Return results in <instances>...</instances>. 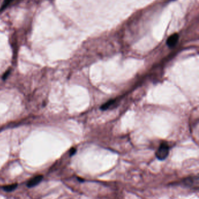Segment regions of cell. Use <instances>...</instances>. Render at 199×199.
<instances>
[{
    "label": "cell",
    "mask_w": 199,
    "mask_h": 199,
    "mask_svg": "<svg viewBox=\"0 0 199 199\" xmlns=\"http://www.w3.org/2000/svg\"><path fill=\"white\" fill-rule=\"evenodd\" d=\"M169 152L170 147L166 143H162L157 149L155 155L159 160L163 161L167 158L169 154Z\"/></svg>",
    "instance_id": "obj_1"
},
{
    "label": "cell",
    "mask_w": 199,
    "mask_h": 199,
    "mask_svg": "<svg viewBox=\"0 0 199 199\" xmlns=\"http://www.w3.org/2000/svg\"><path fill=\"white\" fill-rule=\"evenodd\" d=\"M179 40V35L177 34H173L168 39L166 43L170 48H173Z\"/></svg>",
    "instance_id": "obj_2"
},
{
    "label": "cell",
    "mask_w": 199,
    "mask_h": 199,
    "mask_svg": "<svg viewBox=\"0 0 199 199\" xmlns=\"http://www.w3.org/2000/svg\"><path fill=\"white\" fill-rule=\"evenodd\" d=\"M43 179V176L42 175H39L37 176L36 177H35L34 178H33L32 179L30 180L27 184V187L29 188H32L34 187L35 186H36L38 184L41 182V180Z\"/></svg>",
    "instance_id": "obj_3"
},
{
    "label": "cell",
    "mask_w": 199,
    "mask_h": 199,
    "mask_svg": "<svg viewBox=\"0 0 199 199\" xmlns=\"http://www.w3.org/2000/svg\"><path fill=\"white\" fill-rule=\"evenodd\" d=\"M115 102H116L115 100H110L108 102H107L106 103H105V104H103L101 107V109H102V111H106L107 109H108L111 108V106L114 105Z\"/></svg>",
    "instance_id": "obj_4"
},
{
    "label": "cell",
    "mask_w": 199,
    "mask_h": 199,
    "mask_svg": "<svg viewBox=\"0 0 199 199\" xmlns=\"http://www.w3.org/2000/svg\"><path fill=\"white\" fill-rule=\"evenodd\" d=\"M196 180H198V179H196ZM196 180H195V178H188L185 179L184 183H185V185L188 186L189 187H190L194 185V183H193Z\"/></svg>",
    "instance_id": "obj_5"
},
{
    "label": "cell",
    "mask_w": 199,
    "mask_h": 199,
    "mask_svg": "<svg viewBox=\"0 0 199 199\" xmlns=\"http://www.w3.org/2000/svg\"><path fill=\"white\" fill-rule=\"evenodd\" d=\"M17 187V184H13L10 186H7L4 188V190L7 192H11L15 190Z\"/></svg>",
    "instance_id": "obj_6"
},
{
    "label": "cell",
    "mask_w": 199,
    "mask_h": 199,
    "mask_svg": "<svg viewBox=\"0 0 199 199\" xmlns=\"http://www.w3.org/2000/svg\"><path fill=\"white\" fill-rule=\"evenodd\" d=\"M76 152V149L74 148H72L71 150H70V155L72 156L74 154H75V153Z\"/></svg>",
    "instance_id": "obj_7"
},
{
    "label": "cell",
    "mask_w": 199,
    "mask_h": 199,
    "mask_svg": "<svg viewBox=\"0 0 199 199\" xmlns=\"http://www.w3.org/2000/svg\"><path fill=\"white\" fill-rule=\"evenodd\" d=\"M9 72L8 71V72H6V73L4 74V75L3 76V79H4V80H5V79H6V78H7V76L9 75Z\"/></svg>",
    "instance_id": "obj_8"
}]
</instances>
